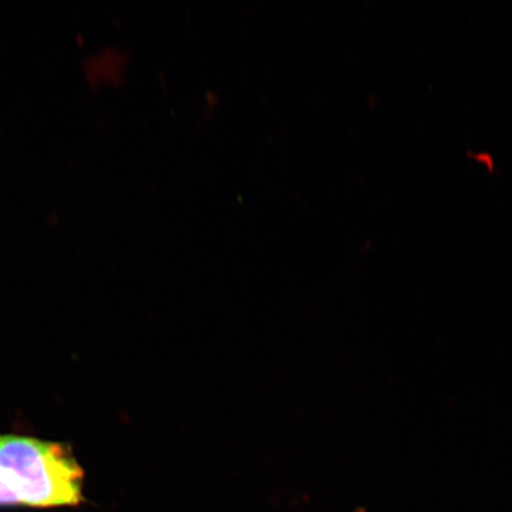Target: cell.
<instances>
[{"mask_svg":"<svg viewBox=\"0 0 512 512\" xmlns=\"http://www.w3.org/2000/svg\"><path fill=\"white\" fill-rule=\"evenodd\" d=\"M0 475L25 507L69 508L85 502V471L67 444L0 434Z\"/></svg>","mask_w":512,"mask_h":512,"instance_id":"obj_1","label":"cell"},{"mask_svg":"<svg viewBox=\"0 0 512 512\" xmlns=\"http://www.w3.org/2000/svg\"><path fill=\"white\" fill-rule=\"evenodd\" d=\"M16 505L22 504L0 475V507H16Z\"/></svg>","mask_w":512,"mask_h":512,"instance_id":"obj_2","label":"cell"}]
</instances>
